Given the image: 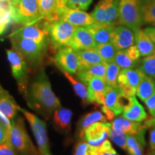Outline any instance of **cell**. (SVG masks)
Here are the masks:
<instances>
[{
  "mask_svg": "<svg viewBox=\"0 0 155 155\" xmlns=\"http://www.w3.org/2000/svg\"><path fill=\"white\" fill-rule=\"evenodd\" d=\"M26 97L30 107L45 118H49L55 109L61 106L43 71L35 75L27 92Z\"/></svg>",
  "mask_w": 155,
  "mask_h": 155,
  "instance_id": "1",
  "label": "cell"
},
{
  "mask_svg": "<svg viewBox=\"0 0 155 155\" xmlns=\"http://www.w3.org/2000/svg\"><path fill=\"white\" fill-rule=\"evenodd\" d=\"M13 49L21 54L31 66L37 67L42 63L48 48L35 40L24 38L12 33L10 37Z\"/></svg>",
  "mask_w": 155,
  "mask_h": 155,
  "instance_id": "2",
  "label": "cell"
},
{
  "mask_svg": "<svg viewBox=\"0 0 155 155\" xmlns=\"http://www.w3.org/2000/svg\"><path fill=\"white\" fill-rule=\"evenodd\" d=\"M14 22L25 25L42 19L38 0H9L7 3Z\"/></svg>",
  "mask_w": 155,
  "mask_h": 155,
  "instance_id": "3",
  "label": "cell"
},
{
  "mask_svg": "<svg viewBox=\"0 0 155 155\" xmlns=\"http://www.w3.org/2000/svg\"><path fill=\"white\" fill-rule=\"evenodd\" d=\"M10 141L19 155H39L27 133L24 121L21 117L12 120Z\"/></svg>",
  "mask_w": 155,
  "mask_h": 155,
  "instance_id": "4",
  "label": "cell"
},
{
  "mask_svg": "<svg viewBox=\"0 0 155 155\" xmlns=\"http://www.w3.org/2000/svg\"><path fill=\"white\" fill-rule=\"evenodd\" d=\"M76 28L77 27L63 19H59L53 22H49L48 31L50 45L53 49L58 50L68 46Z\"/></svg>",
  "mask_w": 155,
  "mask_h": 155,
  "instance_id": "5",
  "label": "cell"
},
{
  "mask_svg": "<svg viewBox=\"0 0 155 155\" xmlns=\"http://www.w3.org/2000/svg\"><path fill=\"white\" fill-rule=\"evenodd\" d=\"M91 15L97 22L116 25L119 22V0H99Z\"/></svg>",
  "mask_w": 155,
  "mask_h": 155,
  "instance_id": "6",
  "label": "cell"
},
{
  "mask_svg": "<svg viewBox=\"0 0 155 155\" xmlns=\"http://www.w3.org/2000/svg\"><path fill=\"white\" fill-rule=\"evenodd\" d=\"M48 26L49 22L41 19L37 22L22 25V27L14 31L13 33L22 38L35 40L45 47L48 48L50 44Z\"/></svg>",
  "mask_w": 155,
  "mask_h": 155,
  "instance_id": "7",
  "label": "cell"
},
{
  "mask_svg": "<svg viewBox=\"0 0 155 155\" xmlns=\"http://www.w3.org/2000/svg\"><path fill=\"white\" fill-rule=\"evenodd\" d=\"M7 59L10 63L12 73L18 83L19 91L25 97L28 92V73L27 62L20 53L14 49L7 50Z\"/></svg>",
  "mask_w": 155,
  "mask_h": 155,
  "instance_id": "8",
  "label": "cell"
},
{
  "mask_svg": "<svg viewBox=\"0 0 155 155\" xmlns=\"http://www.w3.org/2000/svg\"><path fill=\"white\" fill-rule=\"evenodd\" d=\"M134 32L141 29L142 24L139 14V0H119V22Z\"/></svg>",
  "mask_w": 155,
  "mask_h": 155,
  "instance_id": "9",
  "label": "cell"
},
{
  "mask_svg": "<svg viewBox=\"0 0 155 155\" xmlns=\"http://www.w3.org/2000/svg\"><path fill=\"white\" fill-rule=\"evenodd\" d=\"M20 111L28 119L33 131L38 144L39 155H53L50 149L45 123L39 119L38 116L27 111L26 110L20 108Z\"/></svg>",
  "mask_w": 155,
  "mask_h": 155,
  "instance_id": "10",
  "label": "cell"
},
{
  "mask_svg": "<svg viewBox=\"0 0 155 155\" xmlns=\"http://www.w3.org/2000/svg\"><path fill=\"white\" fill-rule=\"evenodd\" d=\"M53 61L61 71L71 75L77 74L80 69L76 50L69 46L58 49L54 56Z\"/></svg>",
  "mask_w": 155,
  "mask_h": 155,
  "instance_id": "11",
  "label": "cell"
},
{
  "mask_svg": "<svg viewBox=\"0 0 155 155\" xmlns=\"http://www.w3.org/2000/svg\"><path fill=\"white\" fill-rule=\"evenodd\" d=\"M143 75L144 73L138 67L121 69L118 76V86L122 94L127 98L134 96Z\"/></svg>",
  "mask_w": 155,
  "mask_h": 155,
  "instance_id": "12",
  "label": "cell"
},
{
  "mask_svg": "<svg viewBox=\"0 0 155 155\" xmlns=\"http://www.w3.org/2000/svg\"><path fill=\"white\" fill-rule=\"evenodd\" d=\"M111 124L98 121L85 129L81 138L92 146L98 147L109 137Z\"/></svg>",
  "mask_w": 155,
  "mask_h": 155,
  "instance_id": "13",
  "label": "cell"
},
{
  "mask_svg": "<svg viewBox=\"0 0 155 155\" xmlns=\"http://www.w3.org/2000/svg\"><path fill=\"white\" fill-rule=\"evenodd\" d=\"M59 19H63L77 28L88 27L97 22L91 14L81 9L71 8L66 5L62 6L58 11Z\"/></svg>",
  "mask_w": 155,
  "mask_h": 155,
  "instance_id": "14",
  "label": "cell"
},
{
  "mask_svg": "<svg viewBox=\"0 0 155 155\" xmlns=\"http://www.w3.org/2000/svg\"><path fill=\"white\" fill-rule=\"evenodd\" d=\"M105 102L104 105L114 111L116 116L123 113L124 108L127 104L129 98L122 94L119 86L111 87L106 86L104 91Z\"/></svg>",
  "mask_w": 155,
  "mask_h": 155,
  "instance_id": "15",
  "label": "cell"
},
{
  "mask_svg": "<svg viewBox=\"0 0 155 155\" xmlns=\"http://www.w3.org/2000/svg\"><path fill=\"white\" fill-rule=\"evenodd\" d=\"M111 42L118 50L127 49L135 45V32L125 25H116Z\"/></svg>",
  "mask_w": 155,
  "mask_h": 155,
  "instance_id": "16",
  "label": "cell"
},
{
  "mask_svg": "<svg viewBox=\"0 0 155 155\" xmlns=\"http://www.w3.org/2000/svg\"><path fill=\"white\" fill-rule=\"evenodd\" d=\"M68 46L75 50H81L95 48L96 43L87 27H78L75 29Z\"/></svg>",
  "mask_w": 155,
  "mask_h": 155,
  "instance_id": "17",
  "label": "cell"
},
{
  "mask_svg": "<svg viewBox=\"0 0 155 155\" xmlns=\"http://www.w3.org/2000/svg\"><path fill=\"white\" fill-rule=\"evenodd\" d=\"M122 114L123 117L133 121L142 122L147 119V112L135 96L129 98Z\"/></svg>",
  "mask_w": 155,
  "mask_h": 155,
  "instance_id": "18",
  "label": "cell"
},
{
  "mask_svg": "<svg viewBox=\"0 0 155 155\" xmlns=\"http://www.w3.org/2000/svg\"><path fill=\"white\" fill-rule=\"evenodd\" d=\"M20 108L13 97L0 84V112L12 121L15 119L17 112L20 111Z\"/></svg>",
  "mask_w": 155,
  "mask_h": 155,
  "instance_id": "19",
  "label": "cell"
},
{
  "mask_svg": "<svg viewBox=\"0 0 155 155\" xmlns=\"http://www.w3.org/2000/svg\"><path fill=\"white\" fill-rule=\"evenodd\" d=\"M114 27V25L96 22L87 28L91 32L96 45H98L111 42Z\"/></svg>",
  "mask_w": 155,
  "mask_h": 155,
  "instance_id": "20",
  "label": "cell"
},
{
  "mask_svg": "<svg viewBox=\"0 0 155 155\" xmlns=\"http://www.w3.org/2000/svg\"><path fill=\"white\" fill-rule=\"evenodd\" d=\"M42 19L51 22L58 19V11L62 7L61 0H38Z\"/></svg>",
  "mask_w": 155,
  "mask_h": 155,
  "instance_id": "21",
  "label": "cell"
},
{
  "mask_svg": "<svg viewBox=\"0 0 155 155\" xmlns=\"http://www.w3.org/2000/svg\"><path fill=\"white\" fill-rule=\"evenodd\" d=\"M146 129L134 134H127L126 152L129 155H144V149L146 145L144 138Z\"/></svg>",
  "mask_w": 155,
  "mask_h": 155,
  "instance_id": "22",
  "label": "cell"
},
{
  "mask_svg": "<svg viewBox=\"0 0 155 155\" xmlns=\"http://www.w3.org/2000/svg\"><path fill=\"white\" fill-rule=\"evenodd\" d=\"M73 112L71 109L61 106L53 112V123L56 129L63 133H68L71 131V119Z\"/></svg>",
  "mask_w": 155,
  "mask_h": 155,
  "instance_id": "23",
  "label": "cell"
},
{
  "mask_svg": "<svg viewBox=\"0 0 155 155\" xmlns=\"http://www.w3.org/2000/svg\"><path fill=\"white\" fill-rule=\"evenodd\" d=\"M111 128L127 134H134L147 127L141 124V122L131 121L124 117H118L112 122Z\"/></svg>",
  "mask_w": 155,
  "mask_h": 155,
  "instance_id": "24",
  "label": "cell"
},
{
  "mask_svg": "<svg viewBox=\"0 0 155 155\" xmlns=\"http://www.w3.org/2000/svg\"><path fill=\"white\" fill-rule=\"evenodd\" d=\"M76 52L80 63L79 71H84L93 65L105 62L95 48L76 50Z\"/></svg>",
  "mask_w": 155,
  "mask_h": 155,
  "instance_id": "25",
  "label": "cell"
},
{
  "mask_svg": "<svg viewBox=\"0 0 155 155\" xmlns=\"http://www.w3.org/2000/svg\"><path fill=\"white\" fill-rule=\"evenodd\" d=\"M141 24L155 26V0H139Z\"/></svg>",
  "mask_w": 155,
  "mask_h": 155,
  "instance_id": "26",
  "label": "cell"
},
{
  "mask_svg": "<svg viewBox=\"0 0 155 155\" xmlns=\"http://www.w3.org/2000/svg\"><path fill=\"white\" fill-rule=\"evenodd\" d=\"M135 45L138 48L141 57L155 54V43L147 36L144 30L139 29L135 32Z\"/></svg>",
  "mask_w": 155,
  "mask_h": 155,
  "instance_id": "27",
  "label": "cell"
},
{
  "mask_svg": "<svg viewBox=\"0 0 155 155\" xmlns=\"http://www.w3.org/2000/svg\"><path fill=\"white\" fill-rule=\"evenodd\" d=\"M106 65H107V63L104 62V63L93 65L84 71H79L76 74L78 78L86 85L88 84L91 79L95 77L101 78L105 80Z\"/></svg>",
  "mask_w": 155,
  "mask_h": 155,
  "instance_id": "28",
  "label": "cell"
},
{
  "mask_svg": "<svg viewBox=\"0 0 155 155\" xmlns=\"http://www.w3.org/2000/svg\"><path fill=\"white\" fill-rule=\"evenodd\" d=\"M155 92V81L154 78L144 75L141 77L140 82L137 88L136 94L142 101L147 100Z\"/></svg>",
  "mask_w": 155,
  "mask_h": 155,
  "instance_id": "29",
  "label": "cell"
},
{
  "mask_svg": "<svg viewBox=\"0 0 155 155\" xmlns=\"http://www.w3.org/2000/svg\"><path fill=\"white\" fill-rule=\"evenodd\" d=\"M98 121L107 122V119H106V116L99 111L91 112V113L86 114L83 117L81 118L79 121L78 126V134L80 137H82L83 131L89 126Z\"/></svg>",
  "mask_w": 155,
  "mask_h": 155,
  "instance_id": "30",
  "label": "cell"
},
{
  "mask_svg": "<svg viewBox=\"0 0 155 155\" xmlns=\"http://www.w3.org/2000/svg\"><path fill=\"white\" fill-rule=\"evenodd\" d=\"M121 70V68L114 61L107 63L105 75L106 86L111 87L118 86V76Z\"/></svg>",
  "mask_w": 155,
  "mask_h": 155,
  "instance_id": "31",
  "label": "cell"
},
{
  "mask_svg": "<svg viewBox=\"0 0 155 155\" xmlns=\"http://www.w3.org/2000/svg\"><path fill=\"white\" fill-rule=\"evenodd\" d=\"M95 49L106 63L114 61L116 54L118 51V50L114 47L111 42L96 45Z\"/></svg>",
  "mask_w": 155,
  "mask_h": 155,
  "instance_id": "32",
  "label": "cell"
},
{
  "mask_svg": "<svg viewBox=\"0 0 155 155\" xmlns=\"http://www.w3.org/2000/svg\"><path fill=\"white\" fill-rule=\"evenodd\" d=\"M114 62L121 68V69L134 68L139 63V62L134 61L131 59L125 49L118 50L114 58Z\"/></svg>",
  "mask_w": 155,
  "mask_h": 155,
  "instance_id": "33",
  "label": "cell"
},
{
  "mask_svg": "<svg viewBox=\"0 0 155 155\" xmlns=\"http://www.w3.org/2000/svg\"><path fill=\"white\" fill-rule=\"evenodd\" d=\"M65 78L70 81V83L72 85L73 90L75 91V94L82 99L83 101L85 103H89L88 101V87H86V84L81 83L80 81H78L73 78L72 75L69 73L63 72Z\"/></svg>",
  "mask_w": 155,
  "mask_h": 155,
  "instance_id": "34",
  "label": "cell"
},
{
  "mask_svg": "<svg viewBox=\"0 0 155 155\" xmlns=\"http://www.w3.org/2000/svg\"><path fill=\"white\" fill-rule=\"evenodd\" d=\"M87 86H88V101L89 102L91 98L97 93L104 91L106 84L104 79L95 77L89 81Z\"/></svg>",
  "mask_w": 155,
  "mask_h": 155,
  "instance_id": "35",
  "label": "cell"
},
{
  "mask_svg": "<svg viewBox=\"0 0 155 155\" xmlns=\"http://www.w3.org/2000/svg\"><path fill=\"white\" fill-rule=\"evenodd\" d=\"M139 64V68L145 75L155 78V54L143 57Z\"/></svg>",
  "mask_w": 155,
  "mask_h": 155,
  "instance_id": "36",
  "label": "cell"
},
{
  "mask_svg": "<svg viewBox=\"0 0 155 155\" xmlns=\"http://www.w3.org/2000/svg\"><path fill=\"white\" fill-rule=\"evenodd\" d=\"M73 155H98V147L92 146L86 141H80L75 147Z\"/></svg>",
  "mask_w": 155,
  "mask_h": 155,
  "instance_id": "37",
  "label": "cell"
},
{
  "mask_svg": "<svg viewBox=\"0 0 155 155\" xmlns=\"http://www.w3.org/2000/svg\"><path fill=\"white\" fill-rule=\"evenodd\" d=\"M109 137L114 143L121 148L122 150H127V134L121 131H116L111 128L109 133Z\"/></svg>",
  "mask_w": 155,
  "mask_h": 155,
  "instance_id": "38",
  "label": "cell"
},
{
  "mask_svg": "<svg viewBox=\"0 0 155 155\" xmlns=\"http://www.w3.org/2000/svg\"><path fill=\"white\" fill-rule=\"evenodd\" d=\"M93 0H69L66 6L73 9L86 11L90 7Z\"/></svg>",
  "mask_w": 155,
  "mask_h": 155,
  "instance_id": "39",
  "label": "cell"
},
{
  "mask_svg": "<svg viewBox=\"0 0 155 155\" xmlns=\"http://www.w3.org/2000/svg\"><path fill=\"white\" fill-rule=\"evenodd\" d=\"M0 155H19L12 144L10 139L0 142Z\"/></svg>",
  "mask_w": 155,
  "mask_h": 155,
  "instance_id": "40",
  "label": "cell"
},
{
  "mask_svg": "<svg viewBox=\"0 0 155 155\" xmlns=\"http://www.w3.org/2000/svg\"><path fill=\"white\" fill-rule=\"evenodd\" d=\"M98 155H119L114 150L111 143L106 139L98 147Z\"/></svg>",
  "mask_w": 155,
  "mask_h": 155,
  "instance_id": "41",
  "label": "cell"
},
{
  "mask_svg": "<svg viewBox=\"0 0 155 155\" xmlns=\"http://www.w3.org/2000/svg\"><path fill=\"white\" fill-rule=\"evenodd\" d=\"M12 21V17L10 10L8 8L0 18V35L7 30L8 26Z\"/></svg>",
  "mask_w": 155,
  "mask_h": 155,
  "instance_id": "42",
  "label": "cell"
},
{
  "mask_svg": "<svg viewBox=\"0 0 155 155\" xmlns=\"http://www.w3.org/2000/svg\"><path fill=\"white\" fill-rule=\"evenodd\" d=\"M125 50L126 51H127L128 55H129V57H130L131 59L137 62L140 61V58L141 56L140 52H139L138 48L137 47L136 45H134L131 46V47L128 48Z\"/></svg>",
  "mask_w": 155,
  "mask_h": 155,
  "instance_id": "43",
  "label": "cell"
},
{
  "mask_svg": "<svg viewBox=\"0 0 155 155\" xmlns=\"http://www.w3.org/2000/svg\"><path fill=\"white\" fill-rule=\"evenodd\" d=\"M144 104L148 108L149 111L152 114L155 111V92L147 100L144 101Z\"/></svg>",
  "mask_w": 155,
  "mask_h": 155,
  "instance_id": "44",
  "label": "cell"
},
{
  "mask_svg": "<svg viewBox=\"0 0 155 155\" xmlns=\"http://www.w3.org/2000/svg\"><path fill=\"white\" fill-rule=\"evenodd\" d=\"M101 110L103 111V113L104 114V115L106 116V119L107 120H109V121H111V120H113L114 118H115V114L114 113L113 111H111V109H109V108L106 107L105 106H102V108H101Z\"/></svg>",
  "mask_w": 155,
  "mask_h": 155,
  "instance_id": "45",
  "label": "cell"
},
{
  "mask_svg": "<svg viewBox=\"0 0 155 155\" xmlns=\"http://www.w3.org/2000/svg\"><path fill=\"white\" fill-rule=\"evenodd\" d=\"M147 36L155 43V26H148L144 30Z\"/></svg>",
  "mask_w": 155,
  "mask_h": 155,
  "instance_id": "46",
  "label": "cell"
},
{
  "mask_svg": "<svg viewBox=\"0 0 155 155\" xmlns=\"http://www.w3.org/2000/svg\"><path fill=\"white\" fill-rule=\"evenodd\" d=\"M150 147L152 152H155V127H151Z\"/></svg>",
  "mask_w": 155,
  "mask_h": 155,
  "instance_id": "47",
  "label": "cell"
},
{
  "mask_svg": "<svg viewBox=\"0 0 155 155\" xmlns=\"http://www.w3.org/2000/svg\"><path fill=\"white\" fill-rule=\"evenodd\" d=\"M144 125L146 126L147 128L155 127V116L151 118V119H148L147 121H145Z\"/></svg>",
  "mask_w": 155,
  "mask_h": 155,
  "instance_id": "48",
  "label": "cell"
},
{
  "mask_svg": "<svg viewBox=\"0 0 155 155\" xmlns=\"http://www.w3.org/2000/svg\"><path fill=\"white\" fill-rule=\"evenodd\" d=\"M7 9H8V7H7V8H6V9H0V18H1V17L2 16L4 13H5V12L7 10Z\"/></svg>",
  "mask_w": 155,
  "mask_h": 155,
  "instance_id": "49",
  "label": "cell"
},
{
  "mask_svg": "<svg viewBox=\"0 0 155 155\" xmlns=\"http://www.w3.org/2000/svg\"><path fill=\"white\" fill-rule=\"evenodd\" d=\"M69 0H61V4L62 6H65L67 5L68 2Z\"/></svg>",
  "mask_w": 155,
  "mask_h": 155,
  "instance_id": "50",
  "label": "cell"
},
{
  "mask_svg": "<svg viewBox=\"0 0 155 155\" xmlns=\"http://www.w3.org/2000/svg\"><path fill=\"white\" fill-rule=\"evenodd\" d=\"M7 7H8V6H7V7H6V6L4 5L3 3L0 2V9H6V8H7Z\"/></svg>",
  "mask_w": 155,
  "mask_h": 155,
  "instance_id": "51",
  "label": "cell"
},
{
  "mask_svg": "<svg viewBox=\"0 0 155 155\" xmlns=\"http://www.w3.org/2000/svg\"><path fill=\"white\" fill-rule=\"evenodd\" d=\"M9 1V0H0V2H1V3H4V2L8 3Z\"/></svg>",
  "mask_w": 155,
  "mask_h": 155,
  "instance_id": "52",
  "label": "cell"
},
{
  "mask_svg": "<svg viewBox=\"0 0 155 155\" xmlns=\"http://www.w3.org/2000/svg\"><path fill=\"white\" fill-rule=\"evenodd\" d=\"M147 155H155V152H152V151H151L150 153H149Z\"/></svg>",
  "mask_w": 155,
  "mask_h": 155,
  "instance_id": "53",
  "label": "cell"
},
{
  "mask_svg": "<svg viewBox=\"0 0 155 155\" xmlns=\"http://www.w3.org/2000/svg\"><path fill=\"white\" fill-rule=\"evenodd\" d=\"M151 115H152V116H153V117H154V116H155V111H154V112H153V113H152V114H151Z\"/></svg>",
  "mask_w": 155,
  "mask_h": 155,
  "instance_id": "54",
  "label": "cell"
}]
</instances>
